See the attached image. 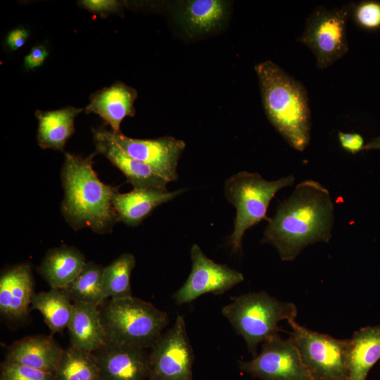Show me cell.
I'll return each mask as SVG.
<instances>
[{"instance_id": "obj_1", "label": "cell", "mask_w": 380, "mask_h": 380, "mask_svg": "<svg viewBox=\"0 0 380 380\" xmlns=\"http://www.w3.org/2000/svg\"><path fill=\"white\" fill-rule=\"evenodd\" d=\"M334 208L329 190L304 180L268 219L262 241L272 245L283 261L294 260L308 246L331 238Z\"/></svg>"}, {"instance_id": "obj_2", "label": "cell", "mask_w": 380, "mask_h": 380, "mask_svg": "<svg viewBox=\"0 0 380 380\" xmlns=\"http://www.w3.org/2000/svg\"><path fill=\"white\" fill-rule=\"evenodd\" d=\"M81 157L66 153L61 170L64 198L61 212L75 229L89 227L93 232H111L119 221L112 203L118 190L100 181L93 169V157Z\"/></svg>"}, {"instance_id": "obj_3", "label": "cell", "mask_w": 380, "mask_h": 380, "mask_svg": "<svg viewBox=\"0 0 380 380\" xmlns=\"http://www.w3.org/2000/svg\"><path fill=\"white\" fill-rule=\"evenodd\" d=\"M255 70L269 121L292 148L303 151L311 129L305 86L271 61L257 64Z\"/></svg>"}, {"instance_id": "obj_4", "label": "cell", "mask_w": 380, "mask_h": 380, "mask_svg": "<svg viewBox=\"0 0 380 380\" xmlns=\"http://www.w3.org/2000/svg\"><path fill=\"white\" fill-rule=\"evenodd\" d=\"M101 305L106 342L150 348L169 324L165 312L133 296Z\"/></svg>"}, {"instance_id": "obj_5", "label": "cell", "mask_w": 380, "mask_h": 380, "mask_svg": "<svg viewBox=\"0 0 380 380\" xmlns=\"http://www.w3.org/2000/svg\"><path fill=\"white\" fill-rule=\"evenodd\" d=\"M222 313L244 339L252 355H257L259 343L279 335V322L295 319L296 305L282 302L265 291L248 293L234 297Z\"/></svg>"}, {"instance_id": "obj_6", "label": "cell", "mask_w": 380, "mask_h": 380, "mask_svg": "<svg viewBox=\"0 0 380 380\" xmlns=\"http://www.w3.org/2000/svg\"><path fill=\"white\" fill-rule=\"evenodd\" d=\"M294 181L292 175L267 181L258 173L240 172L225 182V196L236 209L234 229L228 241L234 253L241 251L246 231L263 220H268L267 208L275 194Z\"/></svg>"}, {"instance_id": "obj_7", "label": "cell", "mask_w": 380, "mask_h": 380, "mask_svg": "<svg viewBox=\"0 0 380 380\" xmlns=\"http://www.w3.org/2000/svg\"><path fill=\"white\" fill-rule=\"evenodd\" d=\"M291 338L312 380H348V339H337L287 321Z\"/></svg>"}, {"instance_id": "obj_8", "label": "cell", "mask_w": 380, "mask_h": 380, "mask_svg": "<svg viewBox=\"0 0 380 380\" xmlns=\"http://www.w3.org/2000/svg\"><path fill=\"white\" fill-rule=\"evenodd\" d=\"M351 4L341 8H316L308 18L299 41L314 54L317 66L325 69L348 51L346 22Z\"/></svg>"}, {"instance_id": "obj_9", "label": "cell", "mask_w": 380, "mask_h": 380, "mask_svg": "<svg viewBox=\"0 0 380 380\" xmlns=\"http://www.w3.org/2000/svg\"><path fill=\"white\" fill-rule=\"evenodd\" d=\"M194 355L184 317L177 315L150 348L148 380H194Z\"/></svg>"}, {"instance_id": "obj_10", "label": "cell", "mask_w": 380, "mask_h": 380, "mask_svg": "<svg viewBox=\"0 0 380 380\" xmlns=\"http://www.w3.org/2000/svg\"><path fill=\"white\" fill-rule=\"evenodd\" d=\"M239 369L260 380H312L290 337L279 335L262 342L260 353L249 361H239Z\"/></svg>"}, {"instance_id": "obj_11", "label": "cell", "mask_w": 380, "mask_h": 380, "mask_svg": "<svg viewBox=\"0 0 380 380\" xmlns=\"http://www.w3.org/2000/svg\"><path fill=\"white\" fill-rule=\"evenodd\" d=\"M190 255L191 272L173 295L177 305L191 303L206 293H224L244 280L242 273L208 258L196 243L191 246Z\"/></svg>"}, {"instance_id": "obj_12", "label": "cell", "mask_w": 380, "mask_h": 380, "mask_svg": "<svg viewBox=\"0 0 380 380\" xmlns=\"http://www.w3.org/2000/svg\"><path fill=\"white\" fill-rule=\"evenodd\" d=\"M110 139L132 158L148 165L156 174L168 182L178 178L179 158L185 148V142L172 137L155 139H134L121 132L114 133L106 129Z\"/></svg>"}, {"instance_id": "obj_13", "label": "cell", "mask_w": 380, "mask_h": 380, "mask_svg": "<svg viewBox=\"0 0 380 380\" xmlns=\"http://www.w3.org/2000/svg\"><path fill=\"white\" fill-rule=\"evenodd\" d=\"M101 380H148L149 352L146 349L106 342L93 353Z\"/></svg>"}, {"instance_id": "obj_14", "label": "cell", "mask_w": 380, "mask_h": 380, "mask_svg": "<svg viewBox=\"0 0 380 380\" xmlns=\"http://www.w3.org/2000/svg\"><path fill=\"white\" fill-rule=\"evenodd\" d=\"M96 153L103 155L125 176L134 189L167 191V181L156 174L148 165L127 153L113 141L106 129L94 130Z\"/></svg>"}, {"instance_id": "obj_15", "label": "cell", "mask_w": 380, "mask_h": 380, "mask_svg": "<svg viewBox=\"0 0 380 380\" xmlns=\"http://www.w3.org/2000/svg\"><path fill=\"white\" fill-rule=\"evenodd\" d=\"M34 292L32 269L20 264L5 270L0 277V312L8 318L27 315Z\"/></svg>"}, {"instance_id": "obj_16", "label": "cell", "mask_w": 380, "mask_h": 380, "mask_svg": "<svg viewBox=\"0 0 380 380\" xmlns=\"http://www.w3.org/2000/svg\"><path fill=\"white\" fill-rule=\"evenodd\" d=\"M63 351L50 336H32L13 343L4 361L55 373Z\"/></svg>"}, {"instance_id": "obj_17", "label": "cell", "mask_w": 380, "mask_h": 380, "mask_svg": "<svg viewBox=\"0 0 380 380\" xmlns=\"http://www.w3.org/2000/svg\"><path fill=\"white\" fill-rule=\"evenodd\" d=\"M137 97L134 89L122 82H116L94 94L85 110L98 114L110 126L112 132L118 133L121 132L120 123L124 118L134 115V103Z\"/></svg>"}, {"instance_id": "obj_18", "label": "cell", "mask_w": 380, "mask_h": 380, "mask_svg": "<svg viewBox=\"0 0 380 380\" xmlns=\"http://www.w3.org/2000/svg\"><path fill=\"white\" fill-rule=\"evenodd\" d=\"M183 192L134 189L128 193L113 194L112 203L118 220L130 226L140 224L156 208L167 203Z\"/></svg>"}, {"instance_id": "obj_19", "label": "cell", "mask_w": 380, "mask_h": 380, "mask_svg": "<svg viewBox=\"0 0 380 380\" xmlns=\"http://www.w3.org/2000/svg\"><path fill=\"white\" fill-rule=\"evenodd\" d=\"M70 346L94 353L106 343L99 306L73 302L71 319L68 326Z\"/></svg>"}, {"instance_id": "obj_20", "label": "cell", "mask_w": 380, "mask_h": 380, "mask_svg": "<svg viewBox=\"0 0 380 380\" xmlns=\"http://www.w3.org/2000/svg\"><path fill=\"white\" fill-rule=\"evenodd\" d=\"M82 253L72 246L50 249L38 271L51 289H65L80 274L85 265Z\"/></svg>"}, {"instance_id": "obj_21", "label": "cell", "mask_w": 380, "mask_h": 380, "mask_svg": "<svg viewBox=\"0 0 380 380\" xmlns=\"http://www.w3.org/2000/svg\"><path fill=\"white\" fill-rule=\"evenodd\" d=\"M380 359V326L355 331L348 339V380H366L369 369Z\"/></svg>"}, {"instance_id": "obj_22", "label": "cell", "mask_w": 380, "mask_h": 380, "mask_svg": "<svg viewBox=\"0 0 380 380\" xmlns=\"http://www.w3.org/2000/svg\"><path fill=\"white\" fill-rule=\"evenodd\" d=\"M82 111V108L72 106L52 111H36L39 121V146L43 149L63 151L67 140L75 131L74 120Z\"/></svg>"}, {"instance_id": "obj_23", "label": "cell", "mask_w": 380, "mask_h": 380, "mask_svg": "<svg viewBox=\"0 0 380 380\" xmlns=\"http://www.w3.org/2000/svg\"><path fill=\"white\" fill-rule=\"evenodd\" d=\"M71 301L63 289L51 288L48 291L34 293L31 305L41 313L51 332L56 334L68 328L73 310Z\"/></svg>"}, {"instance_id": "obj_24", "label": "cell", "mask_w": 380, "mask_h": 380, "mask_svg": "<svg viewBox=\"0 0 380 380\" xmlns=\"http://www.w3.org/2000/svg\"><path fill=\"white\" fill-rule=\"evenodd\" d=\"M227 11V3L223 1H189L182 11V20L189 34H206L221 24Z\"/></svg>"}, {"instance_id": "obj_25", "label": "cell", "mask_w": 380, "mask_h": 380, "mask_svg": "<svg viewBox=\"0 0 380 380\" xmlns=\"http://www.w3.org/2000/svg\"><path fill=\"white\" fill-rule=\"evenodd\" d=\"M55 375L56 380H101L94 353L72 346L64 350Z\"/></svg>"}, {"instance_id": "obj_26", "label": "cell", "mask_w": 380, "mask_h": 380, "mask_svg": "<svg viewBox=\"0 0 380 380\" xmlns=\"http://www.w3.org/2000/svg\"><path fill=\"white\" fill-rule=\"evenodd\" d=\"M136 265L134 256L125 253L103 267L102 274L103 300L132 296L130 276Z\"/></svg>"}, {"instance_id": "obj_27", "label": "cell", "mask_w": 380, "mask_h": 380, "mask_svg": "<svg viewBox=\"0 0 380 380\" xmlns=\"http://www.w3.org/2000/svg\"><path fill=\"white\" fill-rule=\"evenodd\" d=\"M101 265L86 262L80 274L63 290L72 302H83L100 306L103 303L102 274Z\"/></svg>"}, {"instance_id": "obj_28", "label": "cell", "mask_w": 380, "mask_h": 380, "mask_svg": "<svg viewBox=\"0 0 380 380\" xmlns=\"http://www.w3.org/2000/svg\"><path fill=\"white\" fill-rule=\"evenodd\" d=\"M355 23L368 30L380 28V2L363 1L356 4H351V11Z\"/></svg>"}, {"instance_id": "obj_29", "label": "cell", "mask_w": 380, "mask_h": 380, "mask_svg": "<svg viewBox=\"0 0 380 380\" xmlns=\"http://www.w3.org/2000/svg\"><path fill=\"white\" fill-rule=\"evenodd\" d=\"M0 380H56L55 373L41 371L4 361L1 365Z\"/></svg>"}, {"instance_id": "obj_30", "label": "cell", "mask_w": 380, "mask_h": 380, "mask_svg": "<svg viewBox=\"0 0 380 380\" xmlns=\"http://www.w3.org/2000/svg\"><path fill=\"white\" fill-rule=\"evenodd\" d=\"M338 139L341 148L351 154L362 151L365 145L364 138L358 133L339 132Z\"/></svg>"}, {"instance_id": "obj_31", "label": "cell", "mask_w": 380, "mask_h": 380, "mask_svg": "<svg viewBox=\"0 0 380 380\" xmlns=\"http://www.w3.org/2000/svg\"><path fill=\"white\" fill-rule=\"evenodd\" d=\"M80 4L92 12L101 13L114 11L120 6L119 2L113 0H84Z\"/></svg>"}, {"instance_id": "obj_32", "label": "cell", "mask_w": 380, "mask_h": 380, "mask_svg": "<svg viewBox=\"0 0 380 380\" xmlns=\"http://www.w3.org/2000/svg\"><path fill=\"white\" fill-rule=\"evenodd\" d=\"M48 56L46 49L38 45L32 47L29 54L25 57V65L29 69H34L42 65Z\"/></svg>"}, {"instance_id": "obj_33", "label": "cell", "mask_w": 380, "mask_h": 380, "mask_svg": "<svg viewBox=\"0 0 380 380\" xmlns=\"http://www.w3.org/2000/svg\"><path fill=\"white\" fill-rule=\"evenodd\" d=\"M27 37L28 32L26 30L18 28L12 30L8 34L7 43L12 50H16L25 44Z\"/></svg>"}, {"instance_id": "obj_34", "label": "cell", "mask_w": 380, "mask_h": 380, "mask_svg": "<svg viewBox=\"0 0 380 380\" xmlns=\"http://www.w3.org/2000/svg\"><path fill=\"white\" fill-rule=\"evenodd\" d=\"M375 149H380V136H378L372 139L371 141L365 144L363 148L364 151L375 150Z\"/></svg>"}]
</instances>
